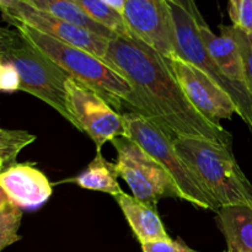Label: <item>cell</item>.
<instances>
[{
	"label": "cell",
	"instance_id": "1",
	"mask_svg": "<svg viewBox=\"0 0 252 252\" xmlns=\"http://www.w3.org/2000/svg\"><path fill=\"white\" fill-rule=\"evenodd\" d=\"M103 61L130 84L144 106L148 120L172 139L204 138L233 148L230 133L196 110L166 58L154 48L134 37H116L108 42Z\"/></svg>",
	"mask_w": 252,
	"mask_h": 252
},
{
	"label": "cell",
	"instance_id": "2",
	"mask_svg": "<svg viewBox=\"0 0 252 252\" xmlns=\"http://www.w3.org/2000/svg\"><path fill=\"white\" fill-rule=\"evenodd\" d=\"M11 25L27 43L61 66L70 78L96 91L113 108L121 110L126 105L128 111L137 112L147 118L144 106L130 84L105 61L84 49L52 38L21 22H12Z\"/></svg>",
	"mask_w": 252,
	"mask_h": 252
},
{
	"label": "cell",
	"instance_id": "3",
	"mask_svg": "<svg viewBox=\"0 0 252 252\" xmlns=\"http://www.w3.org/2000/svg\"><path fill=\"white\" fill-rule=\"evenodd\" d=\"M175 148L219 208L252 204V184L233 148L204 138H176Z\"/></svg>",
	"mask_w": 252,
	"mask_h": 252
},
{
	"label": "cell",
	"instance_id": "4",
	"mask_svg": "<svg viewBox=\"0 0 252 252\" xmlns=\"http://www.w3.org/2000/svg\"><path fill=\"white\" fill-rule=\"evenodd\" d=\"M122 117L126 137L138 143L166 170L179 187L184 201L198 208L218 211V204L180 157L175 148L174 139L169 134L137 112L127 111L122 113Z\"/></svg>",
	"mask_w": 252,
	"mask_h": 252
},
{
	"label": "cell",
	"instance_id": "5",
	"mask_svg": "<svg viewBox=\"0 0 252 252\" xmlns=\"http://www.w3.org/2000/svg\"><path fill=\"white\" fill-rule=\"evenodd\" d=\"M112 144L117 152L118 176L127 182L133 197L155 208L164 197L182 199L179 187L166 170L138 143L125 135L113 139Z\"/></svg>",
	"mask_w": 252,
	"mask_h": 252
},
{
	"label": "cell",
	"instance_id": "6",
	"mask_svg": "<svg viewBox=\"0 0 252 252\" xmlns=\"http://www.w3.org/2000/svg\"><path fill=\"white\" fill-rule=\"evenodd\" d=\"M5 62L12 64L19 73L20 90L46 102L75 127V121L66 108L65 84L70 78L66 71L26 41L7 54L1 63Z\"/></svg>",
	"mask_w": 252,
	"mask_h": 252
},
{
	"label": "cell",
	"instance_id": "7",
	"mask_svg": "<svg viewBox=\"0 0 252 252\" xmlns=\"http://www.w3.org/2000/svg\"><path fill=\"white\" fill-rule=\"evenodd\" d=\"M170 7L182 58L198 66L226 94H229L238 107V115L252 130V97L245 84L230 80L228 76L224 75L207 52L199 36L198 25L196 21L181 7L174 4H170Z\"/></svg>",
	"mask_w": 252,
	"mask_h": 252
},
{
	"label": "cell",
	"instance_id": "8",
	"mask_svg": "<svg viewBox=\"0 0 252 252\" xmlns=\"http://www.w3.org/2000/svg\"><path fill=\"white\" fill-rule=\"evenodd\" d=\"M65 89L66 108L75 121V128L93 139L97 152H101L105 143L125 137L122 115L102 96L73 78L66 80Z\"/></svg>",
	"mask_w": 252,
	"mask_h": 252
},
{
	"label": "cell",
	"instance_id": "9",
	"mask_svg": "<svg viewBox=\"0 0 252 252\" xmlns=\"http://www.w3.org/2000/svg\"><path fill=\"white\" fill-rule=\"evenodd\" d=\"M122 15L132 37L166 59H184L167 0H123Z\"/></svg>",
	"mask_w": 252,
	"mask_h": 252
},
{
	"label": "cell",
	"instance_id": "10",
	"mask_svg": "<svg viewBox=\"0 0 252 252\" xmlns=\"http://www.w3.org/2000/svg\"><path fill=\"white\" fill-rule=\"evenodd\" d=\"M0 11L5 21L10 25L12 22H21L52 38L84 49L102 61L105 59L110 39L74 26L49 12L32 6L24 0H7Z\"/></svg>",
	"mask_w": 252,
	"mask_h": 252
},
{
	"label": "cell",
	"instance_id": "11",
	"mask_svg": "<svg viewBox=\"0 0 252 252\" xmlns=\"http://www.w3.org/2000/svg\"><path fill=\"white\" fill-rule=\"evenodd\" d=\"M167 65L181 85L189 102L201 115L216 125L238 115L233 98L203 70L181 58L166 59Z\"/></svg>",
	"mask_w": 252,
	"mask_h": 252
},
{
	"label": "cell",
	"instance_id": "12",
	"mask_svg": "<svg viewBox=\"0 0 252 252\" xmlns=\"http://www.w3.org/2000/svg\"><path fill=\"white\" fill-rule=\"evenodd\" d=\"M0 186L10 203L20 209L38 208L53 193L46 175L30 164H12L2 170Z\"/></svg>",
	"mask_w": 252,
	"mask_h": 252
},
{
	"label": "cell",
	"instance_id": "13",
	"mask_svg": "<svg viewBox=\"0 0 252 252\" xmlns=\"http://www.w3.org/2000/svg\"><path fill=\"white\" fill-rule=\"evenodd\" d=\"M198 32L207 52L224 75L230 80L244 83L243 58L234 27L221 25L219 36L209 26H198Z\"/></svg>",
	"mask_w": 252,
	"mask_h": 252
},
{
	"label": "cell",
	"instance_id": "14",
	"mask_svg": "<svg viewBox=\"0 0 252 252\" xmlns=\"http://www.w3.org/2000/svg\"><path fill=\"white\" fill-rule=\"evenodd\" d=\"M115 199L140 244L171 239L160 219L158 208L140 202L139 199L125 192L116 196Z\"/></svg>",
	"mask_w": 252,
	"mask_h": 252
},
{
	"label": "cell",
	"instance_id": "15",
	"mask_svg": "<svg viewBox=\"0 0 252 252\" xmlns=\"http://www.w3.org/2000/svg\"><path fill=\"white\" fill-rule=\"evenodd\" d=\"M216 213L228 251L252 252V204L221 207Z\"/></svg>",
	"mask_w": 252,
	"mask_h": 252
},
{
	"label": "cell",
	"instance_id": "16",
	"mask_svg": "<svg viewBox=\"0 0 252 252\" xmlns=\"http://www.w3.org/2000/svg\"><path fill=\"white\" fill-rule=\"evenodd\" d=\"M118 177L120 176L116 169V164L107 161L101 152L96 150V157L88 165L85 171L73 179L65 180L64 182H74L81 189L103 192L116 197L123 193Z\"/></svg>",
	"mask_w": 252,
	"mask_h": 252
},
{
	"label": "cell",
	"instance_id": "17",
	"mask_svg": "<svg viewBox=\"0 0 252 252\" xmlns=\"http://www.w3.org/2000/svg\"><path fill=\"white\" fill-rule=\"evenodd\" d=\"M31 5L106 39H113L118 37L115 32L89 17L73 0H36Z\"/></svg>",
	"mask_w": 252,
	"mask_h": 252
},
{
	"label": "cell",
	"instance_id": "18",
	"mask_svg": "<svg viewBox=\"0 0 252 252\" xmlns=\"http://www.w3.org/2000/svg\"><path fill=\"white\" fill-rule=\"evenodd\" d=\"M89 17L115 32L118 37H132L123 15L105 0H73Z\"/></svg>",
	"mask_w": 252,
	"mask_h": 252
},
{
	"label": "cell",
	"instance_id": "19",
	"mask_svg": "<svg viewBox=\"0 0 252 252\" xmlns=\"http://www.w3.org/2000/svg\"><path fill=\"white\" fill-rule=\"evenodd\" d=\"M36 140V135L27 130L4 129L0 128V159L5 165L15 164L16 157L21 150Z\"/></svg>",
	"mask_w": 252,
	"mask_h": 252
},
{
	"label": "cell",
	"instance_id": "20",
	"mask_svg": "<svg viewBox=\"0 0 252 252\" xmlns=\"http://www.w3.org/2000/svg\"><path fill=\"white\" fill-rule=\"evenodd\" d=\"M22 212L19 207L9 203L0 208V252L21 240L19 229Z\"/></svg>",
	"mask_w": 252,
	"mask_h": 252
},
{
	"label": "cell",
	"instance_id": "21",
	"mask_svg": "<svg viewBox=\"0 0 252 252\" xmlns=\"http://www.w3.org/2000/svg\"><path fill=\"white\" fill-rule=\"evenodd\" d=\"M229 15L233 25L252 34V0H234L229 2Z\"/></svg>",
	"mask_w": 252,
	"mask_h": 252
},
{
	"label": "cell",
	"instance_id": "22",
	"mask_svg": "<svg viewBox=\"0 0 252 252\" xmlns=\"http://www.w3.org/2000/svg\"><path fill=\"white\" fill-rule=\"evenodd\" d=\"M234 27V33H235L236 39L239 42L241 51V58H243L244 65V83H245L246 89L252 97V43L250 36L238 27Z\"/></svg>",
	"mask_w": 252,
	"mask_h": 252
},
{
	"label": "cell",
	"instance_id": "23",
	"mask_svg": "<svg viewBox=\"0 0 252 252\" xmlns=\"http://www.w3.org/2000/svg\"><path fill=\"white\" fill-rule=\"evenodd\" d=\"M24 43L25 39L19 31H12L0 26V62Z\"/></svg>",
	"mask_w": 252,
	"mask_h": 252
},
{
	"label": "cell",
	"instance_id": "24",
	"mask_svg": "<svg viewBox=\"0 0 252 252\" xmlns=\"http://www.w3.org/2000/svg\"><path fill=\"white\" fill-rule=\"evenodd\" d=\"M17 90H20L19 73L12 64L5 62L0 68V91L14 93Z\"/></svg>",
	"mask_w": 252,
	"mask_h": 252
},
{
	"label": "cell",
	"instance_id": "25",
	"mask_svg": "<svg viewBox=\"0 0 252 252\" xmlns=\"http://www.w3.org/2000/svg\"><path fill=\"white\" fill-rule=\"evenodd\" d=\"M143 252H180L177 240H153L140 244Z\"/></svg>",
	"mask_w": 252,
	"mask_h": 252
},
{
	"label": "cell",
	"instance_id": "26",
	"mask_svg": "<svg viewBox=\"0 0 252 252\" xmlns=\"http://www.w3.org/2000/svg\"><path fill=\"white\" fill-rule=\"evenodd\" d=\"M170 4H174L176 6L181 7L184 9L192 19L196 21V24L198 25L199 27L201 26H208V24L206 22L204 17L202 16L201 11H199L198 6L196 4V0H167Z\"/></svg>",
	"mask_w": 252,
	"mask_h": 252
},
{
	"label": "cell",
	"instance_id": "27",
	"mask_svg": "<svg viewBox=\"0 0 252 252\" xmlns=\"http://www.w3.org/2000/svg\"><path fill=\"white\" fill-rule=\"evenodd\" d=\"M112 7H115L117 11H120L121 14H123V0H105Z\"/></svg>",
	"mask_w": 252,
	"mask_h": 252
},
{
	"label": "cell",
	"instance_id": "28",
	"mask_svg": "<svg viewBox=\"0 0 252 252\" xmlns=\"http://www.w3.org/2000/svg\"><path fill=\"white\" fill-rule=\"evenodd\" d=\"M177 244H179V248H180V252H198L193 249L189 248V245H186V243L181 240V239H177Z\"/></svg>",
	"mask_w": 252,
	"mask_h": 252
},
{
	"label": "cell",
	"instance_id": "29",
	"mask_svg": "<svg viewBox=\"0 0 252 252\" xmlns=\"http://www.w3.org/2000/svg\"><path fill=\"white\" fill-rule=\"evenodd\" d=\"M9 203H10L9 198H7V196L5 194L4 189H2L1 186H0V208L4 206H6V204H9Z\"/></svg>",
	"mask_w": 252,
	"mask_h": 252
},
{
	"label": "cell",
	"instance_id": "30",
	"mask_svg": "<svg viewBox=\"0 0 252 252\" xmlns=\"http://www.w3.org/2000/svg\"><path fill=\"white\" fill-rule=\"evenodd\" d=\"M4 166H6V165H5V162L2 161L1 159H0V172H1L2 170H4Z\"/></svg>",
	"mask_w": 252,
	"mask_h": 252
},
{
	"label": "cell",
	"instance_id": "31",
	"mask_svg": "<svg viewBox=\"0 0 252 252\" xmlns=\"http://www.w3.org/2000/svg\"><path fill=\"white\" fill-rule=\"evenodd\" d=\"M6 2H7V0H0V9H1V7L6 4Z\"/></svg>",
	"mask_w": 252,
	"mask_h": 252
},
{
	"label": "cell",
	"instance_id": "32",
	"mask_svg": "<svg viewBox=\"0 0 252 252\" xmlns=\"http://www.w3.org/2000/svg\"><path fill=\"white\" fill-rule=\"evenodd\" d=\"M24 1L29 2V4H32V2H33V1H36V0H24Z\"/></svg>",
	"mask_w": 252,
	"mask_h": 252
},
{
	"label": "cell",
	"instance_id": "33",
	"mask_svg": "<svg viewBox=\"0 0 252 252\" xmlns=\"http://www.w3.org/2000/svg\"><path fill=\"white\" fill-rule=\"evenodd\" d=\"M250 36V39H251V43H252V34H249Z\"/></svg>",
	"mask_w": 252,
	"mask_h": 252
},
{
	"label": "cell",
	"instance_id": "34",
	"mask_svg": "<svg viewBox=\"0 0 252 252\" xmlns=\"http://www.w3.org/2000/svg\"><path fill=\"white\" fill-rule=\"evenodd\" d=\"M1 64H2V63H1V62H0V68H1Z\"/></svg>",
	"mask_w": 252,
	"mask_h": 252
},
{
	"label": "cell",
	"instance_id": "35",
	"mask_svg": "<svg viewBox=\"0 0 252 252\" xmlns=\"http://www.w3.org/2000/svg\"><path fill=\"white\" fill-rule=\"evenodd\" d=\"M231 1H234V0H229V2H231Z\"/></svg>",
	"mask_w": 252,
	"mask_h": 252
},
{
	"label": "cell",
	"instance_id": "36",
	"mask_svg": "<svg viewBox=\"0 0 252 252\" xmlns=\"http://www.w3.org/2000/svg\"><path fill=\"white\" fill-rule=\"evenodd\" d=\"M224 252H230V251H228V250H226V251H224Z\"/></svg>",
	"mask_w": 252,
	"mask_h": 252
}]
</instances>
